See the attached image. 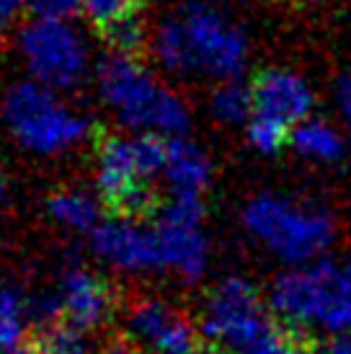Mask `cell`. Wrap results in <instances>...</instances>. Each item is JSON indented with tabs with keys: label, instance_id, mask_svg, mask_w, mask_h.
Segmentation results:
<instances>
[{
	"label": "cell",
	"instance_id": "cell-30",
	"mask_svg": "<svg viewBox=\"0 0 351 354\" xmlns=\"http://www.w3.org/2000/svg\"><path fill=\"white\" fill-rule=\"evenodd\" d=\"M346 274H349V279H351V266H349V272H346Z\"/></svg>",
	"mask_w": 351,
	"mask_h": 354
},
{
	"label": "cell",
	"instance_id": "cell-29",
	"mask_svg": "<svg viewBox=\"0 0 351 354\" xmlns=\"http://www.w3.org/2000/svg\"><path fill=\"white\" fill-rule=\"evenodd\" d=\"M3 194H6V181H3V174H0V199H3Z\"/></svg>",
	"mask_w": 351,
	"mask_h": 354
},
{
	"label": "cell",
	"instance_id": "cell-11",
	"mask_svg": "<svg viewBox=\"0 0 351 354\" xmlns=\"http://www.w3.org/2000/svg\"><path fill=\"white\" fill-rule=\"evenodd\" d=\"M57 310L65 324L93 331L106 324L114 313V295L108 285L83 266L68 269L59 279Z\"/></svg>",
	"mask_w": 351,
	"mask_h": 354
},
{
	"label": "cell",
	"instance_id": "cell-4",
	"mask_svg": "<svg viewBox=\"0 0 351 354\" xmlns=\"http://www.w3.org/2000/svg\"><path fill=\"white\" fill-rule=\"evenodd\" d=\"M0 119L13 142L34 156H62L86 142L91 132L78 109L37 80L13 83L0 101Z\"/></svg>",
	"mask_w": 351,
	"mask_h": 354
},
{
	"label": "cell",
	"instance_id": "cell-8",
	"mask_svg": "<svg viewBox=\"0 0 351 354\" xmlns=\"http://www.w3.org/2000/svg\"><path fill=\"white\" fill-rule=\"evenodd\" d=\"M96 189L108 207H114L119 217H140L155 205V194L150 189L135 153V138H106L101 140L96 153Z\"/></svg>",
	"mask_w": 351,
	"mask_h": 354
},
{
	"label": "cell",
	"instance_id": "cell-7",
	"mask_svg": "<svg viewBox=\"0 0 351 354\" xmlns=\"http://www.w3.org/2000/svg\"><path fill=\"white\" fill-rule=\"evenodd\" d=\"M245 227L274 254L305 261L331 243L333 225L321 209L290 205L279 197H256L245 207Z\"/></svg>",
	"mask_w": 351,
	"mask_h": 354
},
{
	"label": "cell",
	"instance_id": "cell-3",
	"mask_svg": "<svg viewBox=\"0 0 351 354\" xmlns=\"http://www.w3.org/2000/svg\"><path fill=\"white\" fill-rule=\"evenodd\" d=\"M98 96L119 124L137 135L184 138L189 129V106L173 88L163 86L153 70L137 57L108 55L96 68Z\"/></svg>",
	"mask_w": 351,
	"mask_h": 354
},
{
	"label": "cell",
	"instance_id": "cell-16",
	"mask_svg": "<svg viewBox=\"0 0 351 354\" xmlns=\"http://www.w3.org/2000/svg\"><path fill=\"white\" fill-rule=\"evenodd\" d=\"M26 303L19 290L0 282V354H19L26 344Z\"/></svg>",
	"mask_w": 351,
	"mask_h": 354
},
{
	"label": "cell",
	"instance_id": "cell-6",
	"mask_svg": "<svg viewBox=\"0 0 351 354\" xmlns=\"http://www.w3.org/2000/svg\"><path fill=\"white\" fill-rule=\"evenodd\" d=\"M276 315L305 324L318 321L333 331L351 328V279L331 264L290 272L276 279L272 292Z\"/></svg>",
	"mask_w": 351,
	"mask_h": 354
},
{
	"label": "cell",
	"instance_id": "cell-25",
	"mask_svg": "<svg viewBox=\"0 0 351 354\" xmlns=\"http://www.w3.org/2000/svg\"><path fill=\"white\" fill-rule=\"evenodd\" d=\"M104 354H142L140 352V346L135 342H111V344L104 346Z\"/></svg>",
	"mask_w": 351,
	"mask_h": 354
},
{
	"label": "cell",
	"instance_id": "cell-24",
	"mask_svg": "<svg viewBox=\"0 0 351 354\" xmlns=\"http://www.w3.org/2000/svg\"><path fill=\"white\" fill-rule=\"evenodd\" d=\"M23 8H26V0H0V34L19 21Z\"/></svg>",
	"mask_w": 351,
	"mask_h": 354
},
{
	"label": "cell",
	"instance_id": "cell-9",
	"mask_svg": "<svg viewBox=\"0 0 351 354\" xmlns=\"http://www.w3.org/2000/svg\"><path fill=\"white\" fill-rule=\"evenodd\" d=\"M91 248L104 264L127 274L163 272L158 233L135 217L101 220V225L91 233Z\"/></svg>",
	"mask_w": 351,
	"mask_h": 354
},
{
	"label": "cell",
	"instance_id": "cell-13",
	"mask_svg": "<svg viewBox=\"0 0 351 354\" xmlns=\"http://www.w3.org/2000/svg\"><path fill=\"white\" fill-rule=\"evenodd\" d=\"M256 117L279 119L292 124L310 111L312 96L300 78L284 70H263L251 83Z\"/></svg>",
	"mask_w": 351,
	"mask_h": 354
},
{
	"label": "cell",
	"instance_id": "cell-2",
	"mask_svg": "<svg viewBox=\"0 0 351 354\" xmlns=\"http://www.w3.org/2000/svg\"><path fill=\"white\" fill-rule=\"evenodd\" d=\"M153 55L173 75L233 80L245 65L248 41L222 10L191 0L158 26Z\"/></svg>",
	"mask_w": 351,
	"mask_h": 354
},
{
	"label": "cell",
	"instance_id": "cell-20",
	"mask_svg": "<svg viewBox=\"0 0 351 354\" xmlns=\"http://www.w3.org/2000/svg\"><path fill=\"white\" fill-rule=\"evenodd\" d=\"M292 142L297 148L307 153V156L323 158V160H333L341 156V140L331 127H325L323 122H300L292 129Z\"/></svg>",
	"mask_w": 351,
	"mask_h": 354
},
{
	"label": "cell",
	"instance_id": "cell-21",
	"mask_svg": "<svg viewBox=\"0 0 351 354\" xmlns=\"http://www.w3.org/2000/svg\"><path fill=\"white\" fill-rule=\"evenodd\" d=\"M287 140H292V124L287 122L256 114L248 122V142L261 153H276L282 145H287Z\"/></svg>",
	"mask_w": 351,
	"mask_h": 354
},
{
	"label": "cell",
	"instance_id": "cell-15",
	"mask_svg": "<svg viewBox=\"0 0 351 354\" xmlns=\"http://www.w3.org/2000/svg\"><path fill=\"white\" fill-rule=\"evenodd\" d=\"M49 217L70 233H93L101 225V205L88 189H59L47 199Z\"/></svg>",
	"mask_w": 351,
	"mask_h": 354
},
{
	"label": "cell",
	"instance_id": "cell-10",
	"mask_svg": "<svg viewBox=\"0 0 351 354\" xmlns=\"http://www.w3.org/2000/svg\"><path fill=\"white\" fill-rule=\"evenodd\" d=\"M127 336L137 346H150L155 354L186 352L199 344L191 324L163 300H137L127 310Z\"/></svg>",
	"mask_w": 351,
	"mask_h": 354
},
{
	"label": "cell",
	"instance_id": "cell-5",
	"mask_svg": "<svg viewBox=\"0 0 351 354\" xmlns=\"http://www.w3.org/2000/svg\"><path fill=\"white\" fill-rule=\"evenodd\" d=\"M19 52L31 80L52 91H73L91 73L86 37L70 19H34L19 31Z\"/></svg>",
	"mask_w": 351,
	"mask_h": 354
},
{
	"label": "cell",
	"instance_id": "cell-14",
	"mask_svg": "<svg viewBox=\"0 0 351 354\" xmlns=\"http://www.w3.org/2000/svg\"><path fill=\"white\" fill-rule=\"evenodd\" d=\"M163 176L168 181L171 194H191L202 197V192L209 184V160L194 142L184 138L171 140L168 163Z\"/></svg>",
	"mask_w": 351,
	"mask_h": 354
},
{
	"label": "cell",
	"instance_id": "cell-32",
	"mask_svg": "<svg viewBox=\"0 0 351 354\" xmlns=\"http://www.w3.org/2000/svg\"><path fill=\"white\" fill-rule=\"evenodd\" d=\"M19 354H23V352H19Z\"/></svg>",
	"mask_w": 351,
	"mask_h": 354
},
{
	"label": "cell",
	"instance_id": "cell-19",
	"mask_svg": "<svg viewBox=\"0 0 351 354\" xmlns=\"http://www.w3.org/2000/svg\"><path fill=\"white\" fill-rule=\"evenodd\" d=\"M101 37L106 41V47L111 55H127V57H137L145 50L147 44V26L142 19V10L129 13L124 19L114 21L101 29Z\"/></svg>",
	"mask_w": 351,
	"mask_h": 354
},
{
	"label": "cell",
	"instance_id": "cell-1",
	"mask_svg": "<svg viewBox=\"0 0 351 354\" xmlns=\"http://www.w3.org/2000/svg\"><path fill=\"white\" fill-rule=\"evenodd\" d=\"M202 334L230 354H315L321 346L305 324L269 313L254 285L238 277L207 295Z\"/></svg>",
	"mask_w": 351,
	"mask_h": 354
},
{
	"label": "cell",
	"instance_id": "cell-23",
	"mask_svg": "<svg viewBox=\"0 0 351 354\" xmlns=\"http://www.w3.org/2000/svg\"><path fill=\"white\" fill-rule=\"evenodd\" d=\"M37 19H70L80 10V0H26Z\"/></svg>",
	"mask_w": 351,
	"mask_h": 354
},
{
	"label": "cell",
	"instance_id": "cell-12",
	"mask_svg": "<svg viewBox=\"0 0 351 354\" xmlns=\"http://www.w3.org/2000/svg\"><path fill=\"white\" fill-rule=\"evenodd\" d=\"M158 241L163 254V272H173L186 282H194L205 274L207 266V238L199 223H186L173 217H158Z\"/></svg>",
	"mask_w": 351,
	"mask_h": 354
},
{
	"label": "cell",
	"instance_id": "cell-22",
	"mask_svg": "<svg viewBox=\"0 0 351 354\" xmlns=\"http://www.w3.org/2000/svg\"><path fill=\"white\" fill-rule=\"evenodd\" d=\"M137 10H142V0H80V13L98 31Z\"/></svg>",
	"mask_w": 351,
	"mask_h": 354
},
{
	"label": "cell",
	"instance_id": "cell-17",
	"mask_svg": "<svg viewBox=\"0 0 351 354\" xmlns=\"http://www.w3.org/2000/svg\"><path fill=\"white\" fill-rule=\"evenodd\" d=\"M212 114L225 124H243L254 117V91L238 78L222 80L212 93Z\"/></svg>",
	"mask_w": 351,
	"mask_h": 354
},
{
	"label": "cell",
	"instance_id": "cell-26",
	"mask_svg": "<svg viewBox=\"0 0 351 354\" xmlns=\"http://www.w3.org/2000/svg\"><path fill=\"white\" fill-rule=\"evenodd\" d=\"M315 354H351V344L349 342H343V339H333L328 344L318 346V352Z\"/></svg>",
	"mask_w": 351,
	"mask_h": 354
},
{
	"label": "cell",
	"instance_id": "cell-18",
	"mask_svg": "<svg viewBox=\"0 0 351 354\" xmlns=\"http://www.w3.org/2000/svg\"><path fill=\"white\" fill-rule=\"evenodd\" d=\"M39 354H104V349L86 328L52 324L39 336Z\"/></svg>",
	"mask_w": 351,
	"mask_h": 354
},
{
	"label": "cell",
	"instance_id": "cell-28",
	"mask_svg": "<svg viewBox=\"0 0 351 354\" xmlns=\"http://www.w3.org/2000/svg\"><path fill=\"white\" fill-rule=\"evenodd\" d=\"M173 354H212V352L205 349L202 344H196V346H191V349H186V352H173Z\"/></svg>",
	"mask_w": 351,
	"mask_h": 354
},
{
	"label": "cell",
	"instance_id": "cell-31",
	"mask_svg": "<svg viewBox=\"0 0 351 354\" xmlns=\"http://www.w3.org/2000/svg\"><path fill=\"white\" fill-rule=\"evenodd\" d=\"M310 3H323V0H310Z\"/></svg>",
	"mask_w": 351,
	"mask_h": 354
},
{
	"label": "cell",
	"instance_id": "cell-27",
	"mask_svg": "<svg viewBox=\"0 0 351 354\" xmlns=\"http://www.w3.org/2000/svg\"><path fill=\"white\" fill-rule=\"evenodd\" d=\"M339 101H341L343 114H346V119H349L351 124V78H343L341 88H339Z\"/></svg>",
	"mask_w": 351,
	"mask_h": 354
}]
</instances>
